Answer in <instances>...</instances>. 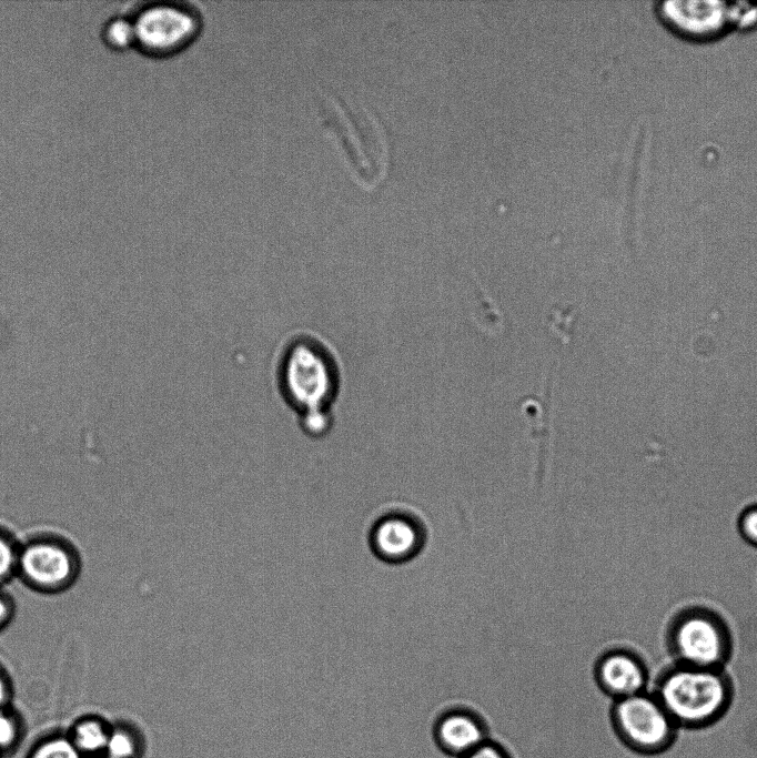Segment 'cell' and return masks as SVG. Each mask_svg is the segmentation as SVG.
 Listing matches in <instances>:
<instances>
[{"mask_svg":"<svg viewBox=\"0 0 757 758\" xmlns=\"http://www.w3.org/2000/svg\"><path fill=\"white\" fill-rule=\"evenodd\" d=\"M592 670L597 688L610 701L650 689V671L645 657L626 645L604 649L594 659Z\"/></svg>","mask_w":757,"mask_h":758,"instance_id":"cell-8","label":"cell"},{"mask_svg":"<svg viewBox=\"0 0 757 758\" xmlns=\"http://www.w3.org/2000/svg\"><path fill=\"white\" fill-rule=\"evenodd\" d=\"M134 48L152 58H168L189 48L200 36L203 19L189 1L145 3L133 12Z\"/></svg>","mask_w":757,"mask_h":758,"instance_id":"cell-6","label":"cell"},{"mask_svg":"<svg viewBox=\"0 0 757 758\" xmlns=\"http://www.w3.org/2000/svg\"><path fill=\"white\" fill-rule=\"evenodd\" d=\"M608 719L614 737L627 749L645 756L668 750L679 731L650 689L610 701Z\"/></svg>","mask_w":757,"mask_h":758,"instance_id":"cell-7","label":"cell"},{"mask_svg":"<svg viewBox=\"0 0 757 758\" xmlns=\"http://www.w3.org/2000/svg\"><path fill=\"white\" fill-rule=\"evenodd\" d=\"M147 740L142 729L128 719L111 721L105 755L109 758H143Z\"/></svg>","mask_w":757,"mask_h":758,"instance_id":"cell-12","label":"cell"},{"mask_svg":"<svg viewBox=\"0 0 757 758\" xmlns=\"http://www.w3.org/2000/svg\"><path fill=\"white\" fill-rule=\"evenodd\" d=\"M111 721L98 712L75 716L64 729L72 745L83 758L105 755Z\"/></svg>","mask_w":757,"mask_h":758,"instance_id":"cell-11","label":"cell"},{"mask_svg":"<svg viewBox=\"0 0 757 758\" xmlns=\"http://www.w3.org/2000/svg\"><path fill=\"white\" fill-rule=\"evenodd\" d=\"M19 546L13 533L0 525V587L16 578Z\"/></svg>","mask_w":757,"mask_h":758,"instance_id":"cell-16","label":"cell"},{"mask_svg":"<svg viewBox=\"0 0 757 758\" xmlns=\"http://www.w3.org/2000/svg\"><path fill=\"white\" fill-rule=\"evenodd\" d=\"M17 605L12 595L0 587V633L3 631L13 620Z\"/></svg>","mask_w":757,"mask_h":758,"instance_id":"cell-18","label":"cell"},{"mask_svg":"<svg viewBox=\"0 0 757 758\" xmlns=\"http://www.w3.org/2000/svg\"><path fill=\"white\" fill-rule=\"evenodd\" d=\"M655 694L679 729H702L721 719L735 697L727 668L669 661L652 680Z\"/></svg>","mask_w":757,"mask_h":758,"instance_id":"cell-2","label":"cell"},{"mask_svg":"<svg viewBox=\"0 0 757 758\" xmlns=\"http://www.w3.org/2000/svg\"><path fill=\"white\" fill-rule=\"evenodd\" d=\"M23 758H83L64 729L42 732L28 747Z\"/></svg>","mask_w":757,"mask_h":758,"instance_id":"cell-13","label":"cell"},{"mask_svg":"<svg viewBox=\"0 0 757 758\" xmlns=\"http://www.w3.org/2000/svg\"><path fill=\"white\" fill-rule=\"evenodd\" d=\"M372 555L385 564L412 559L424 544V529L418 519L405 511H387L375 517L366 534Z\"/></svg>","mask_w":757,"mask_h":758,"instance_id":"cell-9","label":"cell"},{"mask_svg":"<svg viewBox=\"0 0 757 758\" xmlns=\"http://www.w3.org/2000/svg\"><path fill=\"white\" fill-rule=\"evenodd\" d=\"M100 36L103 43L112 50L122 51L133 47L134 33L130 13L124 11L107 19Z\"/></svg>","mask_w":757,"mask_h":758,"instance_id":"cell-15","label":"cell"},{"mask_svg":"<svg viewBox=\"0 0 757 758\" xmlns=\"http://www.w3.org/2000/svg\"><path fill=\"white\" fill-rule=\"evenodd\" d=\"M462 758H511L508 752L497 742L486 740Z\"/></svg>","mask_w":757,"mask_h":758,"instance_id":"cell-19","label":"cell"},{"mask_svg":"<svg viewBox=\"0 0 757 758\" xmlns=\"http://www.w3.org/2000/svg\"><path fill=\"white\" fill-rule=\"evenodd\" d=\"M271 375L277 398L301 432L314 439L327 436L344 384L334 346L314 331H293L277 345Z\"/></svg>","mask_w":757,"mask_h":758,"instance_id":"cell-1","label":"cell"},{"mask_svg":"<svg viewBox=\"0 0 757 758\" xmlns=\"http://www.w3.org/2000/svg\"><path fill=\"white\" fill-rule=\"evenodd\" d=\"M652 12L667 33L689 44H711L757 30V1L658 0Z\"/></svg>","mask_w":757,"mask_h":758,"instance_id":"cell-4","label":"cell"},{"mask_svg":"<svg viewBox=\"0 0 757 758\" xmlns=\"http://www.w3.org/2000/svg\"><path fill=\"white\" fill-rule=\"evenodd\" d=\"M81 570L79 549L62 535L43 532L20 540L16 578L34 593H64L78 582Z\"/></svg>","mask_w":757,"mask_h":758,"instance_id":"cell-5","label":"cell"},{"mask_svg":"<svg viewBox=\"0 0 757 758\" xmlns=\"http://www.w3.org/2000/svg\"><path fill=\"white\" fill-rule=\"evenodd\" d=\"M24 716L13 705L0 709V758L13 756L27 736Z\"/></svg>","mask_w":757,"mask_h":758,"instance_id":"cell-14","label":"cell"},{"mask_svg":"<svg viewBox=\"0 0 757 758\" xmlns=\"http://www.w3.org/2000/svg\"><path fill=\"white\" fill-rule=\"evenodd\" d=\"M735 526L740 539L757 549V502L747 504L740 509Z\"/></svg>","mask_w":757,"mask_h":758,"instance_id":"cell-17","label":"cell"},{"mask_svg":"<svg viewBox=\"0 0 757 758\" xmlns=\"http://www.w3.org/2000/svg\"><path fill=\"white\" fill-rule=\"evenodd\" d=\"M664 645L670 661L704 668H727L735 650L726 617L703 603L683 605L669 616Z\"/></svg>","mask_w":757,"mask_h":758,"instance_id":"cell-3","label":"cell"},{"mask_svg":"<svg viewBox=\"0 0 757 758\" xmlns=\"http://www.w3.org/2000/svg\"><path fill=\"white\" fill-rule=\"evenodd\" d=\"M14 686L7 668L0 663V709L13 705Z\"/></svg>","mask_w":757,"mask_h":758,"instance_id":"cell-20","label":"cell"},{"mask_svg":"<svg viewBox=\"0 0 757 758\" xmlns=\"http://www.w3.org/2000/svg\"><path fill=\"white\" fill-rule=\"evenodd\" d=\"M98 758H109V757H107V756H102V757H98Z\"/></svg>","mask_w":757,"mask_h":758,"instance_id":"cell-21","label":"cell"},{"mask_svg":"<svg viewBox=\"0 0 757 758\" xmlns=\"http://www.w3.org/2000/svg\"><path fill=\"white\" fill-rule=\"evenodd\" d=\"M433 734L440 749L454 758H462L489 739L483 719L465 708L441 714L435 720Z\"/></svg>","mask_w":757,"mask_h":758,"instance_id":"cell-10","label":"cell"}]
</instances>
